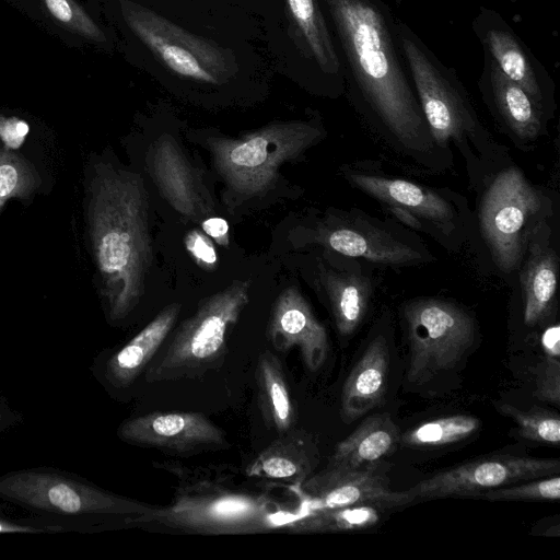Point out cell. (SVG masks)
I'll list each match as a JSON object with an SVG mask.
<instances>
[{
  "instance_id": "obj_1",
  "label": "cell",
  "mask_w": 560,
  "mask_h": 560,
  "mask_svg": "<svg viewBox=\"0 0 560 560\" xmlns=\"http://www.w3.org/2000/svg\"><path fill=\"white\" fill-rule=\"evenodd\" d=\"M343 78L354 103L408 148H421L429 128L384 0H324Z\"/></svg>"
},
{
  "instance_id": "obj_2",
  "label": "cell",
  "mask_w": 560,
  "mask_h": 560,
  "mask_svg": "<svg viewBox=\"0 0 560 560\" xmlns=\"http://www.w3.org/2000/svg\"><path fill=\"white\" fill-rule=\"evenodd\" d=\"M90 231L113 322L139 304L152 264L149 196L133 172L100 165L90 187Z\"/></svg>"
},
{
  "instance_id": "obj_3",
  "label": "cell",
  "mask_w": 560,
  "mask_h": 560,
  "mask_svg": "<svg viewBox=\"0 0 560 560\" xmlns=\"http://www.w3.org/2000/svg\"><path fill=\"white\" fill-rule=\"evenodd\" d=\"M308 511L290 508L266 494L234 491L217 485L180 489L168 505L125 518L133 526L149 525L199 535H248L288 529Z\"/></svg>"
},
{
  "instance_id": "obj_4",
  "label": "cell",
  "mask_w": 560,
  "mask_h": 560,
  "mask_svg": "<svg viewBox=\"0 0 560 560\" xmlns=\"http://www.w3.org/2000/svg\"><path fill=\"white\" fill-rule=\"evenodd\" d=\"M249 280H235L203 299L174 331L170 342L144 372L148 383L196 380L219 369L228 337L249 302Z\"/></svg>"
},
{
  "instance_id": "obj_5",
  "label": "cell",
  "mask_w": 560,
  "mask_h": 560,
  "mask_svg": "<svg viewBox=\"0 0 560 560\" xmlns=\"http://www.w3.org/2000/svg\"><path fill=\"white\" fill-rule=\"evenodd\" d=\"M322 135L320 128L311 122H273L241 138H212L208 147L229 188L252 197L271 187L280 165L296 159Z\"/></svg>"
},
{
  "instance_id": "obj_6",
  "label": "cell",
  "mask_w": 560,
  "mask_h": 560,
  "mask_svg": "<svg viewBox=\"0 0 560 560\" xmlns=\"http://www.w3.org/2000/svg\"><path fill=\"white\" fill-rule=\"evenodd\" d=\"M0 499L50 517H135L153 505L102 489L70 472L27 468L0 476Z\"/></svg>"
},
{
  "instance_id": "obj_7",
  "label": "cell",
  "mask_w": 560,
  "mask_h": 560,
  "mask_svg": "<svg viewBox=\"0 0 560 560\" xmlns=\"http://www.w3.org/2000/svg\"><path fill=\"white\" fill-rule=\"evenodd\" d=\"M396 35L431 138L445 145L472 133L477 116L456 71L397 16Z\"/></svg>"
},
{
  "instance_id": "obj_8",
  "label": "cell",
  "mask_w": 560,
  "mask_h": 560,
  "mask_svg": "<svg viewBox=\"0 0 560 560\" xmlns=\"http://www.w3.org/2000/svg\"><path fill=\"white\" fill-rule=\"evenodd\" d=\"M409 343L407 378L423 383L453 368L475 340V322L459 306L440 299H418L404 310Z\"/></svg>"
},
{
  "instance_id": "obj_9",
  "label": "cell",
  "mask_w": 560,
  "mask_h": 560,
  "mask_svg": "<svg viewBox=\"0 0 560 560\" xmlns=\"http://www.w3.org/2000/svg\"><path fill=\"white\" fill-rule=\"evenodd\" d=\"M120 11L132 33L177 75L209 84L232 75L226 54L211 42L138 3L120 0Z\"/></svg>"
},
{
  "instance_id": "obj_10",
  "label": "cell",
  "mask_w": 560,
  "mask_h": 560,
  "mask_svg": "<svg viewBox=\"0 0 560 560\" xmlns=\"http://www.w3.org/2000/svg\"><path fill=\"white\" fill-rule=\"evenodd\" d=\"M539 207L537 191L517 168L500 173L486 191L480 208V226L502 271L510 272L520 262L522 233Z\"/></svg>"
},
{
  "instance_id": "obj_11",
  "label": "cell",
  "mask_w": 560,
  "mask_h": 560,
  "mask_svg": "<svg viewBox=\"0 0 560 560\" xmlns=\"http://www.w3.org/2000/svg\"><path fill=\"white\" fill-rule=\"evenodd\" d=\"M553 458L492 455L440 471L406 490L410 501L445 497H481L486 491L559 475Z\"/></svg>"
},
{
  "instance_id": "obj_12",
  "label": "cell",
  "mask_w": 560,
  "mask_h": 560,
  "mask_svg": "<svg viewBox=\"0 0 560 560\" xmlns=\"http://www.w3.org/2000/svg\"><path fill=\"white\" fill-rule=\"evenodd\" d=\"M129 444L191 455L228 447L226 433L197 411H153L128 418L117 429Z\"/></svg>"
},
{
  "instance_id": "obj_13",
  "label": "cell",
  "mask_w": 560,
  "mask_h": 560,
  "mask_svg": "<svg viewBox=\"0 0 560 560\" xmlns=\"http://www.w3.org/2000/svg\"><path fill=\"white\" fill-rule=\"evenodd\" d=\"M293 489L308 512L365 504L386 510L411 502L406 490L390 489L377 466L351 469L328 465Z\"/></svg>"
},
{
  "instance_id": "obj_14",
  "label": "cell",
  "mask_w": 560,
  "mask_h": 560,
  "mask_svg": "<svg viewBox=\"0 0 560 560\" xmlns=\"http://www.w3.org/2000/svg\"><path fill=\"white\" fill-rule=\"evenodd\" d=\"M472 31L483 52L537 104L545 108L552 101L555 85L548 70L498 11L481 5Z\"/></svg>"
},
{
  "instance_id": "obj_15",
  "label": "cell",
  "mask_w": 560,
  "mask_h": 560,
  "mask_svg": "<svg viewBox=\"0 0 560 560\" xmlns=\"http://www.w3.org/2000/svg\"><path fill=\"white\" fill-rule=\"evenodd\" d=\"M148 167L163 198L179 214L199 221L211 211L210 197L197 170L173 137L164 135L152 143Z\"/></svg>"
},
{
  "instance_id": "obj_16",
  "label": "cell",
  "mask_w": 560,
  "mask_h": 560,
  "mask_svg": "<svg viewBox=\"0 0 560 560\" xmlns=\"http://www.w3.org/2000/svg\"><path fill=\"white\" fill-rule=\"evenodd\" d=\"M268 339L279 352L298 347L311 372L320 369L328 352L325 327L316 319L311 306L295 287H288L276 299L270 315Z\"/></svg>"
},
{
  "instance_id": "obj_17",
  "label": "cell",
  "mask_w": 560,
  "mask_h": 560,
  "mask_svg": "<svg viewBox=\"0 0 560 560\" xmlns=\"http://www.w3.org/2000/svg\"><path fill=\"white\" fill-rule=\"evenodd\" d=\"M180 307L179 303L166 305L135 337L104 360L98 375L105 385L122 390L145 372L173 329Z\"/></svg>"
},
{
  "instance_id": "obj_18",
  "label": "cell",
  "mask_w": 560,
  "mask_h": 560,
  "mask_svg": "<svg viewBox=\"0 0 560 560\" xmlns=\"http://www.w3.org/2000/svg\"><path fill=\"white\" fill-rule=\"evenodd\" d=\"M317 462L318 451L311 435L291 428L248 463L245 475L296 488L313 475Z\"/></svg>"
},
{
  "instance_id": "obj_19",
  "label": "cell",
  "mask_w": 560,
  "mask_h": 560,
  "mask_svg": "<svg viewBox=\"0 0 560 560\" xmlns=\"http://www.w3.org/2000/svg\"><path fill=\"white\" fill-rule=\"evenodd\" d=\"M478 86L486 102L516 136L527 140L538 136L544 108L485 52Z\"/></svg>"
},
{
  "instance_id": "obj_20",
  "label": "cell",
  "mask_w": 560,
  "mask_h": 560,
  "mask_svg": "<svg viewBox=\"0 0 560 560\" xmlns=\"http://www.w3.org/2000/svg\"><path fill=\"white\" fill-rule=\"evenodd\" d=\"M389 366L388 346L377 336L368 346L348 375L341 393V413L347 421H354L382 401Z\"/></svg>"
},
{
  "instance_id": "obj_21",
  "label": "cell",
  "mask_w": 560,
  "mask_h": 560,
  "mask_svg": "<svg viewBox=\"0 0 560 560\" xmlns=\"http://www.w3.org/2000/svg\"><path fill=\"white\" fill-rule=\"evenodd\" d=\"M350 180L365 194L411 214L446 224L453 219L451 205L435 191L415 183L366 174H351Z\"/></svg>"
},
{
  "instance_id": "obj_22",
  "label": "cell",
  "mask_w": 560,
  "mask_h": 560,
  "mask_svg": "<svg viewBox=\"0 0 560 560\" xmlns=\"http://www.w3.org/2000/svg\"><path fill=\"white\" fill-rule=\"evenodd\" d=\"M399 444V428L390 416L373 415L337 444L328 465L351 469L374 467Z\"/></svg>"
},
{
  "instance_id": "obj_23",
  "label": "cell",
  "mask_w": 560,
  "mask_h": 560,
  "mask_svg": "<svg viewBox=\"0 0 560 560\" xmlns=\"http://www.w3.org/2000/svg\"><path fill=\"white\" fill-rule=\"evenodd\" d=\"M303 42L318 71L342 88L343 73L334 36L318 0H285Z\"/></svg>"
},
{
  "instance_id": "obj_24",
  "label": "cell",
  "mask_w": 560,
  "mask_h": 560,
  "mask_svg": "<svg viewBox=\"0 0 560 560\" xmlns=\"http://www.w3.org/2000/svg\"><path fill=\"white\" fill-rule=\"evenodd\" d=\"M254 376L265 425L278 434L293 428L295 408L289 384L281 362L271 351L265 350L258 355Z\"/></svg>"
},
{
  "instance_id": "obj_25",
  "label": "cell",
  "mask_w": 560,
  "mask_h": 560,
  "mask_svg": "<svg viewBox=\"0 0 560 560\" xmlns=\"http://www.w3.org/2000/svg\"><path fill=\"white\" fill-rule=\"evenodd\" d=\"M325 242L337 253L378 264L402 265L420 259L410 246L370 230L338 228L326 235Z\"/></svg>"
},
{
  "instance_id": "obj_26",
  "label": "cell",
  "mask_w": 560,
  "mask_h": 560,
  "mask_svg": "<svg viewBox=\"0 0 560 560\" xmlns=\"http://www.w3.org/2000/svg\"><path fill=\"white\" fill-rule=\"evenodd\" d=\"M323 278L336 327L341 336H349L365 315L371 283L362 275L353 273L329 271Z\"/></svg>"
},
{
  "instance_id": "obj_27",
  "label": "cell",
  "mask_w": 560,
  "mask_h": 560,
  "mask_svg": "<svg viewBox=\"0 0 560 560\" xmlns=\"http://www.w3.org/2000/svg\"><path fill=\"white\" fill-rule=\"evenodd\" d=\"M558 264L552 252L533 256L521 277L524 292V322L537 325L548 312L557 289Z\"/></svg>"
},
{
  "instance_id": "obj_28",
  "label": "cell",
  "mask_w": 560,
  "mask_h": 560,
  "mask_svg": "<svg viewBox=\"0 0 560 560\" xmlns=\"http://www.w3.org/2000/svg\"><path fill=\"white\" fill-rule=\"evenodd\" d=\"M383 511L370 504L311 511L287 530L300 534L363 529L377 524Z\"/></svg>"
},
{
  "instance_id": "obj_29",
  "label": "cell",
  "mask_w": 560,
  "mask_h": 560,
  "mask_svg": "<svg viewBox=\"0 0 560 560\" xmlns=\"http://www.w3.org/2000/svg\"><path fill=\"white\" fill-rule=\"evenodd\" d=\"M480 428V420L454 415L423 422L400 435V444L415 448L440 447L468 439Z\"/></svg>"
},
{
  "instance_id": "obj_30",
  "label": "cell",
  "mask_w": 560,
  "mask_h": 560,
  "mask_svg": "<svg viewBox=\"0 0 560 560\" xmlns=\"http://www.w3.org/2000/svg\"><path fill=\"white\" fill-rule=\"evenodd\" d=\"M39 183L36 170L27 161L0 149V209L11 198H27Z\"/></svg>"
},
{
  "instance_id": "obj_31",
  "label": "cell",
  "mask_w": 560,
  "mask_h": 560,
  "mask_svg": "<svg viewBox=\"0 0 560 560\" xmlns=\"http://www.w3.org/2000/svg\"><path fill=\"white\" fill-rule=\"evenodd\" d=\"M500 410L514 420L522 438L552 446L559 445L560 419L557 415L539 408L521 410L509 404L502 405Z\"/></svg>"
},
{
  "instance_id": "obj_32",
  "label": "cell",
  "mask_w": 560,
  "mask_h": 560,
  "mask_svg": "<svg viewBox=\"0 0 560 560\" xmlns=\"http://www.w3.org/2000/svg\"><path fill=\"white\" fill-rule=\"evenodd\" d=\"M481 497L491 501H556L560 498V477L555 475L530 479L522 485L486 491Z\"/></svg>"
},
{
  "instance_id": "obj_33",
  "label": "cell",
  "mask_w": 560,
  "mask_h": 560,
  "mask_svg": "<svg viewBox=\"0 0 560 560\" xmlns=\"http://www.w3.org/2000/svg\"><path fill=\"white\" fill-rule=\"evenodd\" d=\"M49 13L68 28L95 42L106 37L91 16L74 0H43Z\"/></svg>"
},
{
  "instance_id": "obj_34",
  "label": "cell",
  "mask_w": 560,
  "mask_h": 560,
  "mask_svg": "<svg viewBox=\"0 0 560 560\" xmlns=\"http://www.w3.org/2000/svg\"><path fill=\"white\" fill-rule=\"evenodd\" d=\"M560 357L545 354L536 369V390L534 395L544 401L560 402Z\"/></svg>"
},
{
  "instance_id": "obj_35",
  "label": "cell",
  "mask_w": 560,
  "mask_h": 560,
  "mask_svg": "<svg viewBox=\"0 0 560 560\" xmlns=\"http://www.w3.org/2000/svg\"><path fill=\"white\" fill-rule=\"evenodd\" d=\"M187 250L194 257L196 262L206 269H213L217 266V253L212 242L205 233L192 230L185 236Z\"/></svg>"
},
{
  "instance_id": "obj_36",
  "label": "cell",
  "mask_w": 560,
  "mask_h": 560,
  "mask_svg": "<svg viewBox=\"0 0 560 560\" xmlns=\"http://www.w3.org/2000/svg\"><path fill=\"white\" fill-rule=\"evenodd\" d=\"M28 126L25 121L15 117L0 116V138L11 148H18L23 142Z\"/></svg>"
},
{
  "instance_id": "obj_37",
  "label": "cell",
  "mask_w": 560,
  "mask_h": 560,
  "mask_svg": "<svg viewBox=\"0 0 560 560\" xmlns=\"http://www.w3.org/2000/svg\"><path fill=\"white\" fill-rule=\"evenodd\" d=\"M35 522L11 521L0 515V534L22 533V534H40L54 530L48 526H40Z\"/></svg>"
},
{
  "instance_id": "obj_38",
  "label": "cell",
  "mask_w": 560,
  "mask_h": 560,
  "mask_svg": "<svg viewBox=\"0 0 560 560\" xmlns=\"http://www.w3.org/2000/svg\"><path fill=\"white\" fill-rule=\"evenodd\" d=\"M203 232L213 238L219 245L228 246L230 237H229V226L225 220L221 218H208L201 223Z\"/></svg>"
},
{
  "instance_id": "obj_39",
  "label": "cell",
  "mask_w": 560,
  "mask_h": 560,
  "mask_svg": "<svg viewBox=\"0 0 560 560\" xmlns=\"http://www.w3.org/2000/svg\"><path fill=\"white\" fill-rule=\"evenodd\" d=\"M541 346L545 354L560 357V328L559 325L548 327L541 336Z\"/></svg>"
},
{
  "instance_id": "obj_40",
  "label": "cell",
  "mask_w": 560,
  "mask_h": 560,
  "mask_svg": "<svg viewBox=\"0 0 560 560\" xmlns=\"http://www.w3.org/2000/svg\"><path fill=\"white\" fill-rule=\"evenodd\" d=\"M19 413L0 396V434L20 421Z\"/></svg>"
},
{
  "instance_id": "obj_41",
  "label": "cell",
  "mask_w": 560,
  "mask_h": 560,
  "mask_svg": "<svg viewBox=\"0 0 560 560\" xmlns=\"http://www.w3.org/2000/svg\"><path fill=\"white\" fill-rule=\"evenodd\" d=\"M404 0H395L396 4L397 5H400L402 3Z\"/></svg>"
},
{
  "instance_id": "obj_42",
  "label": "cell",
  "mask_w": 560,
  "mask_h": 560,
  "mask_svg": "<svg viewBox=\"0 0 560 560\" xmlns=\"http://www.w3.org/2000/svg\"><path fill=\"white\" fill-rule=\"evenodd\" d=\"M513 1H515V0H513Z\"/></svg>"
}]
</instances>
